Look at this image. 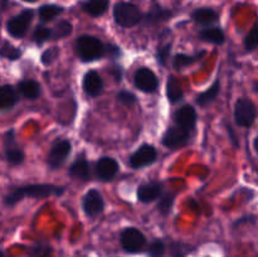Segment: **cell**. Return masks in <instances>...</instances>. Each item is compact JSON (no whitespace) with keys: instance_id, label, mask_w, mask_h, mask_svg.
Segmentation results:
<instances>
[{"instance_id":"obj_1","label":"cell","mask_w":258,"mask_h":257,"mask_svg":"<svg viewBox=\"0 0 258 257\" xmlns=\"http://www.w3.org/2000/svg\"><path fill=\"white\" fill-rule=\"evenodd\" d=\"M75 50L81 62L90 63L105 57V44L93 35H81L77 38Z\"/></svg>"},{"instance_id":"obj_2","label":"cell","mask_w":258,"mask_h":257,"mask_svg":"<svg viewBox=\"0 0 258 257\" xmlns=\"http://www.w3.org/2000/svg\"><path fill=\"white\" fill-rule=\"evenodd\" d=\"M113 19L120 27L131 28L143 20V14L135 4L122 2L117 3L113 8Z\"/></svg>"},{"instance_id":"obj_3","label":"cell","mask_w":258,"mask_h":257,"mask_svg":"<svg viewBox=\"0 0 258 257\" xmlns=\"http://www.w3.org/2000/svg\"><path fill=\"white\" fill-rule=\"evenodd\" d=\"M257 110L253 101L248 97H241L234 105V121L241 127H251L256 121Z\"/></svg>"},{"instance_id":"obj_4","label":"cell","mask_w":258,"mask_h":257,"mask_svg":"<svg viewBox=\"0 0 258 257\" xmlns=\"http://www.w3.org/2000/svg\"><path fill=\"white\" fill-rule=\"evenodd\" d=\"M121 246L123 251L127 253H138L141 252L146 246V238L140 229L135 227H127L121 232L120 236Z\"/></svg>"},{"instance_id":"obj_5","label":"cell","mask_w":258,"mask_h":257,"mask_svg":"<svg viewBox=\"0 0 258 257\" xmlns=\"http://www.w3.org/2000/svg\"><path fill=\"white\" fill-rule=\"evenodd\" d=\"M22 189L24 197L34 199H45L52 196L60 197L66 191L64 186L54 185V184H29V185H23Z\"/></svg>"},{"instance_id":"obj_6","label":"cell","mask_w":258,"mask_h":257,"mask_svg":"<svg viewBox=\"0 0 258 257\" xmlns=\"http://www.w3.org/2000/svg\"><path fill=\"white\" fill-rule=\"evenodd\" d=\"M33 17H34V12L33 10H23L20 14L15 15V17L10 18L7 23V30L13 38H23L27 33L28 28H29L30 23H32Z\"/></svg>"},{"instance_id":"obj_7","label":"cell","mask_w":258,"mask_h":257,"mask_svg":"<svg viewBox=\"0 0 258 257\" xmlns=\"http://www.w3.org/2000/svg\"><path fill=\"white\" fill-rule=\"evenodd\" d=\"M72 151V144L70 140H59L52 146L47 156V165L50 170L60 168Z\"/></svg>"},{"instance_id":"obj_8","label":"cell","mask_w":258,"mask_h":257,"mask_svg":"<svg viewBox=\"0 0 258 257\" xmlns=\"http://www.w3.org/2000/svg\"><path fill=\"white\" fill-rule=\"evenodd\" d=\"M158 159V151L150 144H143L138 150L130 156L128 163L133 169H141L154 164Z\"/></svg>"},{"instance_id":"obj_9","label":"cell","mask_w":258,"mask_h":257,"mask_svg":"<svg viewBox=\"0 0 258 257\" xmlns=\"http://www.w3.org/2000/svg\"><path fill=\"white\" fill-rule=\"evenodd\" d=\"M190 131H186L184 128L179 127V126L174 125L165 131L163 139H161V144L165 148L175 150V149L185 146L189 143V140H190Z\"/></svg>"},{"instance_id":"obj_10","label":"cell","mask_w":258,"mask_h":257,"mask_svg":"<svg viewBox=\"0 0 258 257\" xmlns=\"http://www.w3.org/2000/svg\"><path fill=\"white\" fill-rule=\"evenodd\" d=\"M4 155L5 160L10 165H20L24 163V151L15 143V131L10 128L4 135Z\"/></svg>"},{"instance_id":"obj_11","label":"cell","mask_w":258,"mask_h":257,"mask_svg":"<svg viewBox=\"0 0 258 257\" xmlns=\"http://www.w3.org/2000/svg\"><path fill=\"white\" fill-rule=\"evenodd\" d=\"M134 83L136 88L145 93H154L159 88V78L148 67H141L136 71Z\"/></svg>"},{"instance_id":"obj_12","label":"cell","mask_w":258,"mask_h":257,"mask_svg":"<svg viewBox=\"0 0 258 257\" xmlns=\"http://www.w3.org/2000/svg\"><path fill=\"white\" fill-rule=\"evenodd\" d=\"M103 208H105V201H103L100 190H97L96 188H91L83 196L82 199V209L85 214L90 218H93L102 213Z\"/></svg>"},{"instance_id":"obj_13","label":"cell","mask_w":258,"mask_h":257,"mask_svg":"<svg viewBox=\"0 0 258 257\" xmlns=\"http://www.w3.org/2000/svg\"><path fill=\"white\" fill-rule=\"evenodd\" d=\"M120 170L117 160L111 156H102L98 159L95 166V174L100 181H111Z\"/></svg>"},{"instance_id":"obj_14","label":"cell","mask_w":258,"mask_h":257,"mask_svg":"<svg viewBox=\"0 0 258 257\" xmlns=\"http://www.w3.org/2000/svg\"><path fill=\"white\" fill-rule=\"evenodd\" d=\"M173 118L176 126L191 133L196 128L198 113L191 105H184L174 112Z\"/></svg>"},{"instance_id":"obj_15","label":"cell","mask_w":258,"mask_h":257,"mask_svg":"<svg viewBox=\"0 0 258 257\" xmlns=\"http://www.w3.org/2000/svg\"><path fill=\"white\" fill-rule=\"evenodd\" d=\"M163 193V184L160 181H149V183L141 184L138 188V199L144 204L153 203V202L158 201L159 197Z\"/></svg>"},{"instance_id":"obj_16","label":"cell","mask_w":258,"mask_h":257,"mask_svg":"<svg viewBox=\"0 0 258 257\" xmlns=\"http://www.w3.org/2000/svg\"><path fill=\"white\" fill-rule=\"evenodd\" d=\"M82 87L85 93L91 97H97L103 90V81L96 71H88L82 80Z\"/></svg>"},{"instance_id":"obj_17","label":"cell","mask_w":258,"mask_h":257,"mask_svg":"<svg viewBox=\"0 0 258 257\" xmlns=\"http://www.w3.org/2000/svg\"><path fill=\"white\" fill-rule=\"evenodd\" d=\"M68 174H70V176H72V178L80 179V180H91V168L87 159L83 158V156H80L77 160L73 161L72 165L70 166Z\"/></svg>"},{"instance_id":"obj_18","label":"cell","mask_w":258,"mask_h":257,"mask_svg":"<svg viewBox=\"0 0 258 257\" xmlns=\"http://www.w3.org/2000/svg\"><path fill=\"white\" fill-rule=\"evenodd\" d=\"M191 18L196 23L204 28H208L213 25L214 23L218 22V13L216 10L211 9V8H199V9L194 10Z\"/></svg>"},{"instance_id":"obj_19","label":"cell","mask_w":258,"mask_h":257,"mask_svg":"<svg viewBox=\"0 0 258 257\" xmlns=\"http://www.w3.org/2000/svg\"><path fill=\"white\" fill-rule=\"evenodd\" d=\"M19 101L17 91L13 86H0V111H7L14 107Z\"/></svg>"},{"instance_id":"obj_20","label":"cell","mask_w":258,"mask_h":257,"mask_svg":"<svg viewBox=\"0 0 258 257\" xmlns=\"http://www.w3.org/2000/svg\"><path fill=\"white\" fill-rule=\"evenodd\" d=\"M17 90L20 95L27 100H37L42 95V87L39 83L34 80H24L20 81L17 86Z\"/></svg>"},{"instance_id":"obj_21","label":"cell","mask_w":258,"mask_h":257,"mask_svg":"<svg viewBox=\"0 0 258 257\" xmlns=\"http://www.w3.org/2000/svg\"><path fill=\"white\" fill-rule=\"evenodd\" d=\"M199 38L203 42L212 43V44L216 45H222L226 42V35L224 32L219 27H208L204 28L199 33Z\"/></svg>"},{"instance_id":"obj_22","label":"cell","mask_w":258,"mask_h":257,"mask_svg":"<svg viewBox=\"0 0 258 257\" xmlns=\"http://www.w3.org/2000/svg\"><path fill=\"white\" fill-rule=\"evenodd\" d=\"M219 92H221V81L217 78V80L214 81L213 85H212L208 90L204 91V92H202V93H199V95L197 96V98H196L197 103H198L201 107H206V106H208L209 103H212L213 101H216V98L218 97Z\"/></svg>"},{"instance_id":"obj_23","label":"cell","mask_w":258,"mask_h":257,"mask_svg":"<svg viewBox=\"0 0 258 257\" xmlns=\"http://www.w3.org/2000/svg\"><path fill=\"white\" fill-rule=\"evenodd\" d=\"M166 97L170 101V103H178L184 98L183 88H181L180 83H179L178 78L170 76L166 82Z\"/></svg>"},{"instance_id":"obj_24","label":"cell","mask_w":258,"mask_h":257,"mask_svg":"<svg viewBox=\"0 0 258 257\" xmlns=\"http://www.w3.org/2000/svg\"><path fill=\"white\" fill-rule=\"evenodd\" d=\"M204 54H206V52H204V50H202V52H199V53H196V54L178 53V54L174 55V58H173L174 70H176V71L184 70V68L188 67V66H191L193 63L198 62V60L201 59Z\"/></svg>"},{"instance_id":"obj_25","label":"cell","mask_w":258,"mask_h":257,"mask_svg":"<svg viewBox=\"0 0 258 257\" xmlns=\"http://www.w3.org/2000/svg\"><path fill=\"white\" fill-rule=\"evenodd\" d=\"M108 0H87L82 3V10L91 17H101L108 9Z\"/></svg>"},{"instance_id":"obj_26","label":"cell","mask_w":258,"mask_h":257,"mask_svg":"<svg viewBox=\"0 0 258 257\" xmlns=\"http://www.w3.org/2000/svg\"><path fill=\"white\" fill-rule=\"evenodd\" d=\"M23 55V50L20 48L15 47L8 40H2L0 42V57L9 60H18Z\"/></svg>"},{"instance_id":"obj_27","label":"cell","mask_w":258,"mask_h":257,"mask_svg":"<svg viewBox=\"0 0 258 257\" xmlns=\"http://www.w3.org/2000/svg\"><path fill=\"white\" fill-rule=\"evenodd\" d=\"M171 17L170 10L163 9L158 5V7H154L148 14L145 15L144 20H145L146 24H156V23L164 22V20H168Z\"/></svg>"},{"instance_id":"obj_28","label":"cell","mask_w":258,"mask_h":257,"mask_svg":"<svg viewBox=\"0 0 258 257\" xmlns=\"http://www.w3.org/2000/svg\"><path fill=\"white\" fill-rule=\"evenodd\" d=\"M63 10L64 9H63L62 7H59V5H54V4L43 5V7H40L38 14H39V18L42 22L47 23V22H50V20H53L54 18H57L58 15L62 14Z\"/></svg>"},{"instance_id":"obj_29","label":"cell","mask_w":258,"mask_h":257,"mask_svg":"<svg viewBox=\"0 0 258 257\" xmlns=\"http://www.w3.org/2000/svg\"><path fill=\"white\" fill-rule=\"evenodd\" d=\"M52 30V34H50V39L52 40H58L63 39V38L68 37L72 33L73 27L68 20H60L57 24L54 25V28Z\"/></svg>"},{"instance_id":"obj_30","label":"cell","mask_w":258,"mask_h":257,"mask_svg":"<svg viewBox=\"0 0 258 257\" xmlns=\"http://www.w3.org/2000/svg\"><path fill=\"white\" fill-rule=\"evenodd\" d=\"M174 198H175V196L173 193H169V191L161 193V196L159 197L158 206H156L159 213L163 214V216H168L174 206Z\"/></svg>"},{"instance_id":"obj_31","label":"cell","mask_w":258,"mask_h":257,"mask_svg":"<svg viewBox=\"0 0 258 257\" xmlns=\"http://www.w3.org/2000/svg\"><path fill=\"white\" fill-rule=\"evenodd\" d=\"M50 34H52V30L50 28L45 27V25L39 24L35 27L34 32H33V42L37 45H43L45 42L50 40Z\"/></svg>"},{"instance_id":"obj_32","label":"cell","mask_w":258,"mask_h":257,"mask_svg":"<svg viewBox=\"0 0 258 257\" xmlns=\"http://www.w3.org/2000/svg\"><path fill=\"white\" fill-rule=\"evenodd\" d=\"M24 199V193H23L22 186H18V188L13 189L9 194H7L4 198V204L7 207H14L15 204L19 203Z\"/></svg>"},{"instance_id":"obj_33","label":"cell","mask_w":258,"mask_h":257,"mask_svg":"<svg viewBox=\"0 0 258 257\" xmlns=\"http://www.w3.org/2000/svg\"><path fill=\"white\" fill-rule=\"evenodd\" d=\"M58 55H59V48L50 47L42 53V55H40V62H42L43 66H50L57 60Z\"/></svg>"},{"instance_id":"obj_34","label":"cell","mask_w":258,"mask_h":257,"mask_svg":"<svg viewBox=\"0 0 258 257\" xmlns=\"http://www.w3.org/2000/svg\"><path fill=\"white\" fill-rule=\"evenodd\" d=\"M258 37H257V25L254 24L253 28L248 32V34L244 38V49L246 52H253L257 48Z\"/></svg>"},{"instance_id":"obj_35","label":"cell","mask_w":258,"mask_h":257,"mask_svg":"<svg viewBox=\"0 0 258 257\" xmlns=\"http://www.w3.org/2000/svg\"><path fill=\"white\" fill-rule=\"evenodd\" d=\"M165 252V244L161 239L156 238L149 244L148 247V253L150 257H161Z\"/></svg>"},{"instance_id":"obj_36","label":"cell","mask_w":258,"mask_h":257,"mask_svg":"<svg viewBox=\"0 0 258 257\" xmlns=\"http://www.w3.org/2000/svg\"><path fill=\"white\" fill-rule=\"evenodd\" d=\"M118 101H120L122 105L125 106H134L138 102V97H136L135 93L130 92V91H120L116 96Z\"/></svg>"},{"instance_id":"obj_37","label":"cell","mask_w":258,"mask_h":257,"mask_svg":"<svg viewBox=\"0 0 258 257\" xmlns=\"http://www.w3.org/2000/svg\"><path fill=\"white\" fill-rule=\"evenodd\" d=\"M170 50H171V44L168 43V44L163 45L161 48H159L158 52H156L155 58H156V62L159 63L160 66L165 67L166 62H168V58L170 55Z\"/></svg>"},{"instance_id":"obj_38","label":"cell","mask_w":258,"mask_h":257,"mask_svg":"<svg viewBox=\"0 0 258 257\" xmlns=\"http://www.w3.org/2000/svg\"><path fill=\"white\" fill-rule=\"evenodd\" d=\"M107 54L111 59H117L122 54V50L118 45L116 44H107L105 45V55Z\"/></svg>"},{"instance_id":"obj_39","label":"cell","mask_w":258,"mask_h":257,"mask_svg":"<svg viewBox=\"0 0 258 257\" xmlns=\"http://www.w3.org/2000/svg\"><path fill=\"white\" fill-rule=\"evenodd\" d=\"M49 247L39 246V244H38V246L33 249V257H39V254H43V257H48V253H49Z\"/></svg>"},{"instance_id":"obj_40","label":"cell","mask_w":258,"mask_h":257,"mask_svg":"<svg viewBox=\"0 0 258 257\" xmlns=\"http://www.w3.org/2000/svg\"><path fill=\"white\" fill-rule=\"evenodd\" d=\"M111 75L113 76V78H115L117 82H120L121 78H122V70H121V67H118V66H115V67L111 70Z\"/></svg>"},{"instance_id":"obj_41","label":"cell","mask_w":258,"mask_h":257,"mask_svg":"<svg viewBox=\"0 0 258 257\" xmlns=\"http://www.w3.org/2000/svg\"><path fill=\"white\" fill-rule=\"evenodd\" d=\"M227 131H228V133L231 134V136H229V139H231V141H232V144H233V146H234V148H237V146L239 145V143H238V141H237L236 135H234L233 130H232V127H231V126H229V125H227Z\"/></svg>"},{"instance_id":"obj_42","label":"cell","mask_w":258,"mask_h":257,"mask_svg":"<svg viewBox=\"0 0 258 257\" xmlns=\"http://www.w3.org/2000/svg\"><path fill=\"white\" fill-rule=\"evenodd\" d=\"M257 140H258V138H257V136H256V138H254L253 139V149H254V150H258V148H257Z\"/></svg>"},{"instance_id":"obj_43","label":"cell","mask_w":258,"mask_h":257,"mask_svg":"<svg viewBox=\"0 0 258 257\" xmlns=\"http://www.w3.org/2000/svg\"><path fill=\"white\" fill-rule=\"evenodd\" d=\"M0 257H7V256H5L4 253H3V251H2V249H0Z\"/></svg>"},{"instance_id":"obj_44","label":"cell","mask_w":258,"mask_h":257,"mask_svg":"<svg viewBox=\"0 0 258 257\" xmlns=\"http://www.w3.org/2000/svg\"><path fill=\"white\" fill-rule=\"evenodd\" d=\"M23 2H28V3H33V2H35V0H23Z\"/></svg>"}]
</instances>
